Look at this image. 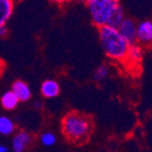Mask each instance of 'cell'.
Instances as JSON below:
<instances>
[{
    "label": "cell",
    "mask_w": 152,
    "mask_h": 152,
    "mask_svg": "<svg viewBox=\"0 0 152 152\" xmlns=\"http://www.w3.org/2000/svg\"><path fill=\"white\" fill-rule=\"evenodd\" d=\"M0 103L2 105V107L7 111H12V110L16 109L18 105L19 101H18L17 97L13 94V91H5L4 94L0 98Z\"/></svg>",
    "instance_id": "cell-11"
},
{
    "label": "cell",
    "mask_w": 152,
    "mask_h": 152,
    "mask_svg": "<svg viewBox=\"0 0 152 152\" xmlns=\"http://www.w3.org/2000/svg\"><path fill=\"white\" fill-rule=\"evenodd\" d=\"M142 60V48L138 44L131 45L128 49L127 56L124 58V63L132 67H137Z\"/></svg>",
    "instance_id": "cell-7"
},
{
    "label": "cell",
    "mask_w": 152,
    "mask_h": 152,
    "mask_svg": "<svg viewBox=\"0 0 152 152\" xmlns=\"http://www.w3.org/2000/svg\"><path fill=\"white\" fill-rule=\"evenodd\" d=\"M99 41L105 56L114 62H124L130 45L124 41L118 30L112 27L99 28Z\"/></svg>",
    "instance_id": "cell-3"
},
{
    "label": "cell",
    "mask_w": 152,
    "mask_h": 152,
    "mask_svg": "<svg viewBox=\"0 0 152 152\" xmlns=\"http://www.w3.org/2000/svg\"><path fill=\"white\" fill-rule=\"evenodd\" d=\"M42 145L45 147H51L56 142V136L53 132H44L39 137Z\"/></svg>",
    "instance_id": "cell-13"
},
{
    "label": "cell",
    "mask_w": 152,
    "mask_h": 152,
    "mask_svg": "<svg viewBox=\"0 0 152 152\" xmlns=\"http://www.w3.org/2000/svg\"><path fill=\"white\" fill-rule=\"evenodd\" d=\"M120 35L124 37V39L129 44L130 46L136 44V30L137 23L132 18L126 17L122 20V23L117 28Z\"/></svg>",
    "instance_id": "cell-5"
},
{
    "label": "cell",
    "mask_w": 152,
    "mask_h": 152,
    "mask_svg": "<svg viewBox=\"0 0 152 152\" xmlns=\"http://www.w3.org/2000/svg\"><path fill=\"white\" fill-rule=\"evenodd\" d=\"M14 11V2L11 0H0V28L4 27Z\"/></svg>",
    "instance_id": "cell-10"
},
{
    "label": "cell",
    "mask_w": 152,
    "mask_h": 152,
    "mask_svg": "<svg viewBox=\"0 0 152 152\" xmlns=\"http://www.w3.org/2000/svg\"><path fill=\"white\" fill-rule=\"evenodd\" d=\"M136 44L140 47L152 46V20H142L137 23Z\"/></svg>",
    "instance_id": "cell-4"
},
{
    "label": "cell",
    "mask_w": 152,
    "mask_h": 152,
    "mask_svg": "<svg viewBox=\"0 0 152 152\" xmlns=\"http://www.w3.org/2000/svg\"><path fill=\"white\" fill-rule=\"evenodd\" d=\"M33 107H35V109L39 110V109H42V107H43V103H42L41 101H35V102H34V104H33Z\"/></svg>",
    "instance_id": "cell-15"
},
{
    "label": "cell",
    "mask_w": 152,
    "mask_h": 152,
    "mask_svg": "<svg viewBox=\"0 0 152 152\" xmlns=\"http://www.w3.org/2000/svg\"><path fill=\"white\" fill-rule=\"evenodd\" d=\"M9 148L4 145H0V152H8Z\"/></svg>",
    "instance_id": "cell-17"
},
{
    "label": "cell",
    "mask_w": 152,
    "mask_h": 152,
    "mask_svg": "<svg viewBox=\"0 0 152 152\" xmlns=\"http://www.w3.org/2000/svg\"><path fill=\"white\" fill-rule=\"evenodd\" d=\"M15 131V124L7 116H0V134L8 136Z\"/></svg>",
    "instance_id": "cell-12"
},
{
    "label": "cell",
    "mask_w": 152,
    "mask_h": 152,
    "mask_svg": "<svg viewBox=\"0 0 152 152\" xmlns=\"http://www.w3.org/2000/svg\"><path fill=\"white\" fill-rule=\"evenodd\" d=\"M86 7L91 21L98 28L107 26L117 29L126 18L118 0H88Z\"/></svg>",
    "instance_id": "cell-1"
},
{
    "label": "cell",
    "mask_w": 152,
    "mask_h": 152,
    "mask_svg": "<svg viewBox=\"0 0 152 152\" xmlns=\"http://www.w3.org/2000/svg\"><path fill=\"white\" fill-rule=\"evenodd\" d=\"M7 33H8V30H7V28H5V26L2 27V28H0V36L7 35Z\"/></svg>",
    "instance_id": "cell-16"
},
{
    "label": "cell",
    "mask_w": 152,
    "mask_h": 152,
    "mask_svg": "<svg viewBox=\"0 0 152 152\" xmlns=\"http://www.w3.org/2000/svg\"><path fill=\"white\" fill-rule=\"evenodd\" d=\"M61 93V87L60 84L56 80H45L41 85V94L43 97L47 99L56 98Z\"/></svg>",
    "instance_id": "cell-9"
},
{
    "label": "cell",
    "mask_w": 152,
    "mask_h": 152,
    "mask_svg": "<svg viewBox=\"0 0 152 152\" xmlns=\"http://www.w3.org/2000/svg\"><path fill=\"white\" fill-rule=\"evenodd\" d=\"M62 133L72 144H84L93 132L91 117L79 112H69L62 119Z\"/></svg>",
    "instance_id": "cell-2"
},
{
    "label": "cell",
    "mask_w": 152,
    "mask_h": 152,
    "mask_svg": "<svg viewBox=\"0 0 152 152\" xmlns=\"http://www.w3.org/2000/svg\"><path fill=\"white\" fill-rule=\"evenodd\" d=\"M11 91H13V94L17 97L19 102L29 101L31 99V96H32V91H31L30 86L25 81H21V80H16L12 84Z\"/></svg>",
    "instance_id": "cell-6"
},
{
    "label": "cell",
    "mask_w": 152,
    "mask_h": 152,
    "mask_svg": "<svg viewBox=\"0 0 152 152\" xmlns=\"http://www.w3.org/2000/svg\"><path fill=\"white\" fill-rule=\"evenodd\" d=\"M32 137L28 132H18L12 140V148L15 152H23L29 147Z\"/></svg>",
    "instance_id": "cell-8"
},
{
    "label": "cell",
    "mask_w": 152,
    "mask_h": 152,
    "mask_svg": "<svg viewBox=\"0 0 152 152\" xmlns=\"http://www.w3.org/2000/svg\"><path fill=\"white\" fill-rule=\"evenodd\" d=\"M110 75V69L107 65H100L96 71L94 72V80L97 82L103 81L104 79H107V76Z\"/></svg>",
    "instance_id": "cell-14"
}]
</instances>
